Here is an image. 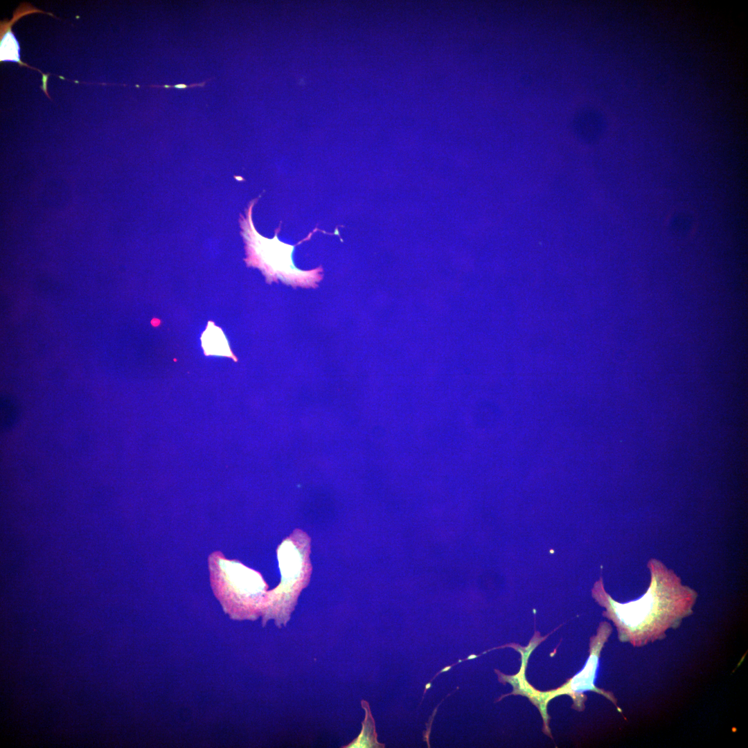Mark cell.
Returning a JSON list of instances; mask_svg holds the SVG:
<instances>
[{
	"instance_id": "1",
	"label": "cell",
	"mask_w": 748,
	"mask_h": 748,
	"mask_svg": "<svg viewBox=\"0 0 748 748\" xmlns=\"http://www.w3.org/2000/svg\"><path fill=\"white\" fill-rule=\"evenodd\" d=\"M696 594L676 579L653 578L643 596L627 603L614 601L605 592L598 594L615 623L618 639L635 647L663 639L666 631L677 627L692 612Z\"/></svg>"
},
{
	"instance_id": "2",
	"label": "cell",
	"mask_w": 748,
	"mask_h": 748,
	"mask_svg": "<svg viewBox=\"0 0 748 748\" xmlns=\"http://www.w3.org/2000/svg\"><path fill=\"white\" fill-rule=\"evenodd\" d=\"M612 632L610 625L603 623L598 630L597 634L594 636L590 641L589 657L584 666V668L576 675L567 684L554 691L541 692L534 689L526 680L525 670L528 664V659L531 650L527 648L521 649L519 652L522 654V666L519 673L515 675H506L497 671L499 681L508 682L513 686L512 695H522L527 697L530 701L535 705L542 716L545 733L551 736L549 720L546 713L548 702L552 698L562 694H567L573 700V707L577 710H582L585 697V691H594L600 694L611 701L617 709L621 713L618 707L616 700L611 692L604 691L595 686V680L599 664V657L604 644Z\"/></svg>"
},
{
	"instance_id": "3",
	"label": "cell",
	"mask_w": 748,
	"mask_h": 748,
	"mask_svg": "<svg viewBox=\"0 0 748 748\" xmlns=\"http://www.w3.org/2000/svg\"><path fill=\"white\" fill-rule=\"evenodd\" d=\"M210 566L213 589L232 618L253 620L262 616L268 591L260 573L219 555L211 557Z\"/></svg>"
},
{
	"instance_id": "4",
	"label": "cell",
	"mask_w": 748,
	"mask_h": 748,
	"mask_svg": "<svg viewBox=\"0 0 748 748\" xmlns=\"http://www.w3.org/2000/svg\"><path fill=\"white\" fill-rule=\"evenodd\" d=\"M309 538L300 531L292 534L278 549L282 579L280 584L268 591L267 601L262 612V623L274 619L279 627L288 622L301 590L307 585L310 575L308 559Z\"/></svg>"
},
{
	"instance_id": "5",
	"label": "cell",
	"mask_w": 748,
	"mask_h": 748,
	"mask_svg": "<svg viewBox=\"0 0 748 748\" xmlns=\"http://www.w3.org/2000/svg\"><path fill=\"white\" fill-rule=\"evenodd\" d=\"M34 12H42L49 15L51 16L54 15L52 13H46L42 10H37L33 8L31 5L28 3L21 4L13 14V17L10 21H1V42H0V60L1 62H14L19 64V66H26L30 69L38 71L42 75V87H41L43 91L48 97L49 95L47 92V80L48 75L43 73L41 71L30 66L27 65L20 60L19 55V45L15 37V35L11 30L12 25L17 21L21 17Z\"/></svg>"
},
{
	"instance_id": "6",
	"label": "cell",
	"mask_w": 748,
	"mask_h": 748,
	"mask_svg": "<svg viewBox=\"0 0 748 748\" xmlns=\"http://www.w3.org/2000/svg\"><path fill=\"white\" fill-rule=\"evenodd\" d=\"M202 341L205 355L226 356L235 360L222 330L213 324L212 326H208L202 335Z\"/></svg>"
},
{
	"instance_id": "7",
	"label": "cell",
	"mask_w": 748,
	"mask_h": 748,
	"mask_svg": "<svg viewBox=\"0 0 748 748\" xmlns=\"http://www.w3.org/2000/svg\"><path fill=\"white\" fill-rule=\"evenodd\" d=\"M362 706L365 710V718L362 722V729L359 735L350 743L344 748L357 747H384V745L377 740L375 722L371 713L369 704L366 701L362 700Z\"/></svg>"
},
{
	"instance_id": "8",
	"label": "cell",
	"mask_w": 748,
	"mask_h": 748,
	"mask_svg": "<svg viewBox=\"0 0 748 748\" xmlns=\"http://www.w3.org/2000/svg\"><path fill=\"white\" fill-rule=\"evenodd\" d=\"M20 416L19 404L8 398H2L0 404V423L3 432L10 430L18 422Z\"/></svg>"
}]
</instances>
